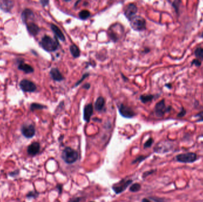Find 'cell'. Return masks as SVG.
I'll list each match as a JSON object with an SVG mask.
<instances>
[{"label":"cell","mask_w":203,"mask_h":202,"mask_svg":"<svg viewBox=\"0 0 203 202\" xmlns=\"http://www.w3.org/2000/svg\"><path fill=\"white\" fill-rule=\"evenodd\" d=\"M40 45L45 50L49 52L57 50L59 46L58 40L55 37V39H53L47 35L44 36L42 38Z\"/></svg>","instance_id":"1"},{"label":"cell","mask_w":203,"mask_h":202,"mask_svg":"<svg viewBox=\"0 0 203 202\" xmlns=\"http://www.w3.org/2000/svg\"><path fill=\"white\" fill-rule=\"evenodd\" d=\"M62 158L67 164H71L74 163L78 160V154L74 149L70 147L66 148L62 153Z\"/></svg>","instance_id":"2"},{"label":"cell","mask_w":203,"mask_h":202,"mask_svg":"<svg viewBox=\"0 0 203 202\" xmlns=\"http://www.w3.org/2000/svg\"><path fill=\"white\" fill-rule=\"evenodd\" d=\"M131 27L136 31L145 30L146 28L145 20L139 16H135L132 20H130Z\"/></svg>","instance_id":"3"},{"label":"cell","mask_w":203,"mask_h":202,"mask_svg":"<svg viewBox=\"0 0 203 202\" xmlns=\"http://www.w3.org/2000/svg\"><path fill=\"white\" fill-rule=\"evenodd\" d=\"M172 110V107L171 106H166L165 104L164 100H162L159 101L155 106V114L158 117H162L164 115L165 113L170 112Z\"/></svg>","instance_id":"4"},{"label":"cell","mask_w":203,"mask_h":202,"mask_svg":"<svg viewBox=\"0 0 203 202\" xmlns=\"http://www.w3.org/2000/svg\"><path fill=\"white\" fill-rule=\"evenodd\" d=\"M176 160L182 163H192L197 160V155L193 152L178 155Z\"/></svg>","instance_id":"5"},{"label":"cell","mask_w":203,"mask_h":202,"mask_svg":"<svg viewBox=\"0 0 203 202\" xmlns=\"http://www.w3.org/2000/svg\"><path fill=\"white\" fill-rule=\"evenodd\" d=\"M20 88L24 92L32 93L36 90V85L32 81L28 79H23L20 83Z\"/></svg>","instance_id":"6"},{"label":"cell","mask_w":203,"mask_h":202,"mask_svg":"<svg viewBox=\"0 0 203 202\" xmlns=\"http://www.w3.org/2000/svg\"><path fill=\"white\" fill-rule=\"evenodd\" d=\"M119 112L122 117L128 119L132 118L135 115L134 111L131 107L123 104H121L119 106Z\"/></svg>","instance_id":"7"},{"label":"cell","mask_w":203,"mask_h":202,"mask_svg":"<svg viewBox=\"0 0 203 202\" xmlns=\"http://www.w3.org/2000/svg\"><path fill=\"white\" fill-rule=\"evenodd\" d=\"M21 132L22 135L26 138H32L35 135V126L30 125H24L21 127Z\"/></svg>","instance_id":"8"},{"label":"cell","mask_w":203,"mask_h":202,"mask_svg":"<svg viewBox=\"0 0 203 202\" xmlns=\"http://www.w3.org/2000/svg\"><path fill=\"white\" fill-rule=\"evenodd\" d=\"M137 12V7L136 5L134 4L131 3L129 4L126 7L124 11V14L127 19L131 20L135 17Z\"/></svg>","instance_id":"9"},{"label":"cell","mask_w":203,"mask_h":202,"mask_svg":"<svg viewBox=\"0 0 203 202\" xmlns=\"http://www.w3.org/2000/svg\"><path fill=\"white\" fill-rule=\"evenodd\" d=\"M132 182L133 181L131 180L120 182L119 183L115 184L112 187V189L116 194H119L123 192L128 187V185L132 183Z\"/></svg>","instance_id":"10"},{"label":"cell","mask_w":203,"mask_h":202,"mask_svg":"<svg viewBox=\"0 0 203 202\" xmlns=\"http://www.w3.org/2000/svg\"><path fill=\"white\" fill-rule=\"evenodd\" d=\"M40 144L38 142H32L31 144L29 145L27 149L28 154L30 156H34L38 154L40 151Z\"/></svg>","instance_id":"11"},{"label":"cell","mask_w":203,"mask_h":202,"mask_svg":"<svg viewBox=\"0 0 203 202\" xmlns=\"http://www.w3.org/2000/svg\"><path fill=\"white\" fill-rule=\"evenodd\" d=\"M93 113V106L92 103H90L85 107L83 111V119L86 122H88Z\"/></svg>","instance_id":"12"},{"label":"cell","mask_w":203,"mask_h":202,"mask_svg":"<svg viewBox=\"0 0 203 202\" xmlns=\"http://www.w3.org/2000/svg\"><path fill=\"white\" fill-rule=\"evenodd\" d=\"M14 6V2L9 0L0 1V9L2 11L9 13Z\"/></svg>","instance_id":"13"},{"label":"cell","mask_w":203,"mask_h":202,"mask_svg":"<svg viewBox=\"0 0 203 202\" xmlns=\"http://www.w3.org/2000/svg\"><path fill=\"white\" fill-rule=\"evenodd\" d=\"M26 27L29 34L33 36L37 35L40 31L39 26L33 22H28L26 24Z\"/></svg>","instance_id":"14"},{"label":"cell","mask_w":203,"mask_h":202,"mask_svg":"<svg viewBox=\"0 0 203 202\" xmlns=\"http://www.w3.org/2000/svg\"><path fill=\"white\" fill-rule=\"evenodd\" d=\"M50 75L51 78L56 81H61L64 79V77L60 72L58 68H53L50 71Z\"/></svg>","instance_id":"15"},{"label":"cell","mask_w":203,"mask_h":202,"mask_svg":"<svg viewBox=\"0 0 203 202\" xmlns=\"http://www.w3.org/2000/svg\"><path fill=\"white\" fill-rule=\"evenodd\" d=\"M34 18V14L33 11L30 9H25L21 13L22 21L26 24L28 23L29 20Z\"/></svg>","instance_id":"16"},{"label":"cell","mask_w":203,"mask_h":202,"mask_svg":"<svg viewBox=\"0 0 203 202\" xmlns=\"http://www.w3.org/2000/svg\"><path fill=\"white\" fill-rule=\"evenodd\" d=\"M51 30H52V31L54 33V34L55 35V38H57V39H59L60 40H61L62 42L66 41L65 36L64 35L62 31L60 30V29L58 27H57L56 25H55L54 24H51Z\"/></svg>","instance_id":"17"},{"label":"cell","mask_w":203,"mask_h":202,"mask_svg":"<svg viewBox=\"0 0 203 202\" xmlns=\"http://www.w3.org/2000/svg\"><path fill=\"white\" fill-rule=\"evenodd\" d=\"M18 68L20 70L23 71L26 74H30L32 73L34 71V69L32 67H31L29 64L24 63V62H20L19 65L18 66Z\"/></svg>","instance_id":"18"},{"label":"cell","mask_w":203,"mask_h":202,"mask_svg":"<svg viewBox=\"0 0 203 202\" xmlns=\"http://www.w3.org/2000/svg\"><path fill=\"white\" fill-rule=\"evenodd\" d=\"M105 104V100L102 97H99L97 98L95 104V110L98 112H101L104 107Z\"/></svg>","instance_id":"19"},{"label":"cell","mask_w":203,"mask_h":202,"mask_svg":"<svg viewBox=\"0 0 203 202\" xmlns=\"http://www.w3.org/2000/svg\"><path fill=\"white\" fill-rule=\"evenodd\" d=\"M70 50L72 55V56L74 58H78L80 55V50L78 48L77 46H76L74 44H73L70 47Z\"/></svg>","instance_id":"20"},{"label":"cell","mask_w":203,"mask_h":202,"mask_svg":"<svg viewBox=\"0 0 203 202\" xmlns=\"http://www.w3.org/2000/svg\"><path fill=\"white\" fill-rule=\"evenodd\" d=\"M155 96L154 95H152V94H149V95H141L140 97V100L141 101V102L143 103H147L148 102H150L152 101L153 98H155Z\"/></svg>","instance_id":"21"},{"label":"cell","mask_w":203,"mask_h":202,"mask_svg":"<svg viewBox=\"0 0 203 202\" xmlns=\"http://www.w3.org/2000/svg\"><path fill=\"white\" fill-rule=\"evenodd\" d=\"M194 55L200 61H203V48L198 47L194 50Z\"/></svg>","instance_id":"22"},{"label":"cell","mask_w":203,"mask_h":202,"mask_svg":"<svg viewBox=\"0 0 203 202\" xmlns=\"http://www.w3.org/2000/svg\"><path fill=\"white\" fill-rule=\"evenodd\" d=\"M78 16L81 19H87L90 16V13L88 10H82L79 13Z\"/></svg>","instance_id":"23"},{"label":"cell","mask_w":203,"mask_h":202,"mask_svg":"<svg viewBox=\"0 0 203 202\" xmlns=\"http://www.w3.org/2000/svg\"><path fill=\"white\" fill-rule=\"evenodd\" d=\"M46 106H43L42 105L38 104V103H32L30 106V110L32 111H34L35 110H42L44 108H46Z\"/></svg>","instance_id":"24"},{"label":"cell","mask_w":203,"mask_h":202,"mask_svg":"<svg viewBox=\"0 0 203 202\" xmlns=\"http://www.w3.org/2000/svg\"><path fill=\"white\" fill-rule=\"evenodd\" d=\"M181 3V1H174L172 3V6L174 7L175 12L176 13V14H179V8H180V4Z\"/></svg>","instance_id":"25"},{"label":"cell","mask_w":203,"mask_h":202,"mask_svg":"<svg viewBox=\"0 0 203 202\" xmlns=\"http://www.w3.org/2000/svg\"><path fill=\"white\" fill-rule=\"evenodd\" d=\"M39 193L36 191H30L26 194V197L29 199H36L38 197Z\"/></svg>","instance_id":"26"},{"label":"cell","mask_w":203,"mask_h":202,"mask_svg":"<svg viewBox=\"0 0 203 202\" xmlns=\"http://www.w3.org/2000/svg\"><path fill=\"white\" fill-rule=\"evenodd\" d=\"M140 187H141V185L140 184H138V183H135V184H133L130 188V190L132 192H137L138 191L140 190Z\"/></svg>","instance_id":"27"},{"label":"cell","mask_w":203,"mask_h":202,"mask_svg":"<svg viewBox=\"0 0 203 202\" xmlns=\"http://www.w3.org/2000/svg\"><path fill=\"white\" fill-rule=\"evenodd\" d=\"M191 64V65H194L197 67H200L201 65V61H200L198 59H194L192 61Z\"/></svg>","instance_id":"28"},{"label":"cell","mask_w":203,"mask_h":202,"mask_svg":"<svg viewBox=\"0 0 203 202\" xmlns=\"http://www.w3.org/2000/svg\"><path fill=\"white\" fill-rule=\"evenodd\" d=\"M19 170L17 169V170H14V171H11V172L9 173V175L10 177H14H14H17V176L19 175Z\"/></svg>","instance_id":"29"},{"label":"cell","mask_w":203,"mask_h":202,"mask_svg":"<svg viewBox=\"0 0 203 202\" xmlns=\"http://www.w3.org/2000/svg\"><path fill=\"white\" fill-rule=\"evenodd\" d=\"M153 140L152 138H150L148 139L146 142H145V145H144V147L145 148H149L152 146V145L153 144Z\"/></svg>","instance_id":"30"},{"label":"cell","mask_w":203,"mask_h":202,"mask_svg":"<svg viewBox=\"0 0 203 202\" xmlns=\"http://www.w3.org/2000/svg\"><path fill=\"white\" fill-rule=\"evenodd\" d=\"M195 117H197L198 119L197 120V122H203V111L199 112L197 115L194 116Z\"/></svg>","instance_id":"31"},{"label":"cell","mask_w":203,"mask_h":202,"mask_svg":"<svg viewBox=\"0 0 203 202\" xmlns=\"http://www.w3.org/2000/svg\"><path fill=\"white\" fill-rule=\"evenodd\" d=\"M186 110H185V108H184V107H182L180 112L178 113L177 116L178 117H183L184 116L186 115Z\"/></svg>","instance_id":"32"},{"label":"cell","mask_w":203,"mask_h":202,"mask_svg":"<svg viewBox=\"0 0 203 202\" xmlns=\"http://www.w3.org/2000/svg\"><path fill=\"white\" fill-rule=\"evenodd\" d=\"M89 74H88V73H86V74H84L83 75V77H81V78L78 81H77V83H76V85H75V87H76V86H77L78 85V84H80L85 78H86L87 77H88V75Z\"/></svg>","instance_id":"33"},{"label":"cell","mask_w":203,"mask_h":202,"mask_svg":"<svg viewBox=\"0 0 203 202\" xmlns=\"http://www.w3.org/2000/svg\"><path fill=\"white\" fill-rule=\"evenodd\" d=\"M80 199V198H74V199H72L71 200H70L69 202H79Z\"/></svg>","instance_id":"34"},{"label":"cell","mask_w":203,"mask_h":202,"mask_svg":"<svg viewBox=\"0 0 203 202\" xmlns=\"http://www.w3.org/2000/svg\"><path fill=\"white\" fill-rule=\"evenodd\" d=\"M40 2L42 3V4L43 6H46L47 5H48L49 1H40Z\"/></svg>","instance_id":"35"},{"label":"cell","mask_w":203,"mask_h":202,"mask_svg":"<svg viewBox=\"0 0 203 202\" xmlns=\"http://www.w3.org/2000/svg\"><path fill=\"white\" fill-rule=\"evenodd\" d=\"M90 84H85V85L83 86V88H85V89H86V90H88V89L90 88Z\"/></svg>","instance_id":"36"},{"label":"cell","mask_w":203,"mask_h":202,"mask_svg":"<svg viewBox=\"0 0 203 202\" xmlns=\"http://www.w3.org/2000/svg\"><path fill=\"white\" fill-rule=\"evenodd\" d=\"M165 87L168 88L169 89H171L172 86V84L171 83H167V84H165Z\"/></svg>","instance_id":"37"},{"label":"cell","mask_w":203,"mask_h":202,"mask_svg":"<svg viewBox=\"0 0 203 202\" xmlns=\"http://www.w3.org/2000/svg\"><path fill=\"white\" fill-rule=\"evenodd\" d=\"M142 202H151L149 200H148L147 199H145H145H143V200H142Z\"/></svg>","instance_id":"38"},{"label":"cell","mask_w":203,"mask_h":202,"mask_svg":"<svg viewBox=\"0 0 203 202\" xmlns=\"http://www.w3.org/2000/svg\"><path fill=\"white\" fill-rule=\"evenodd\" d=\"M200 37L201 38L203 39V32L201 33V36H200Z\"/></svg>","instance_id":"39"},{"label":"cell","mask_w":203,"mask_h":202,"mask_svg":"<svg viewBox=\"0 0 203 202\" xmlns=\"http://www.w3.org/2000/svg\"></svg>","instance_id":"40"}]
</instances>
